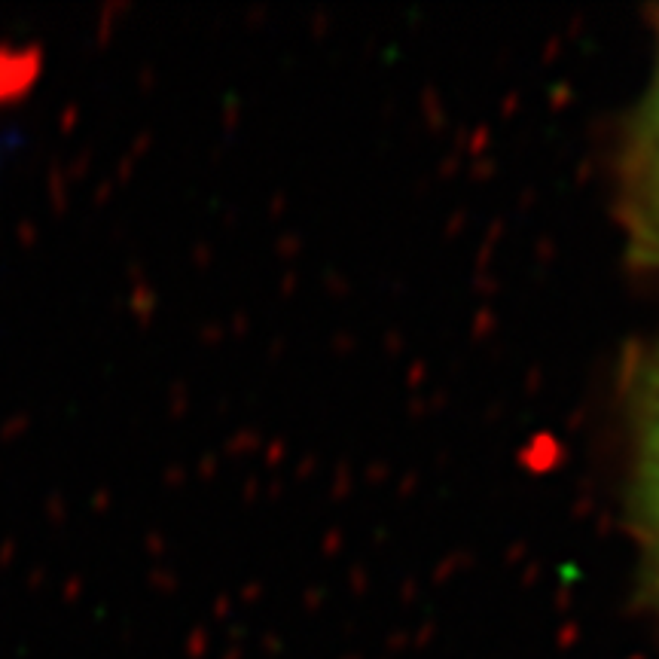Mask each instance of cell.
<instances>
[{"mask_svg": "<svg viewBox=\"0 0 659 659\" xmlns=\"http://www.w3.org/2000/svg\"><path fill=\"white\" fill-rule=\"evenodd\" d=\"M644 486H647V504L650 516L659 534V382L650 400L647 412V434H644Z\"/></svg>", "mask_w": 659, "mask_h": 659, "instance_id": "6da1fadb", "label": "cell"}, {"mask_svg": "<svg viewBox=\"0 0 659 659\" xmlns=\"http://www.w3.org/2000/svg\"><path fill=\"white\" fill-rule=\"evenodd\" d=\"M656 129H659V113H656Z\"/></svg>", "mask_w": 659, "mask_h": 659, "instance_id": "7a4b0ae2", "label": "cell"}]
</instances>
